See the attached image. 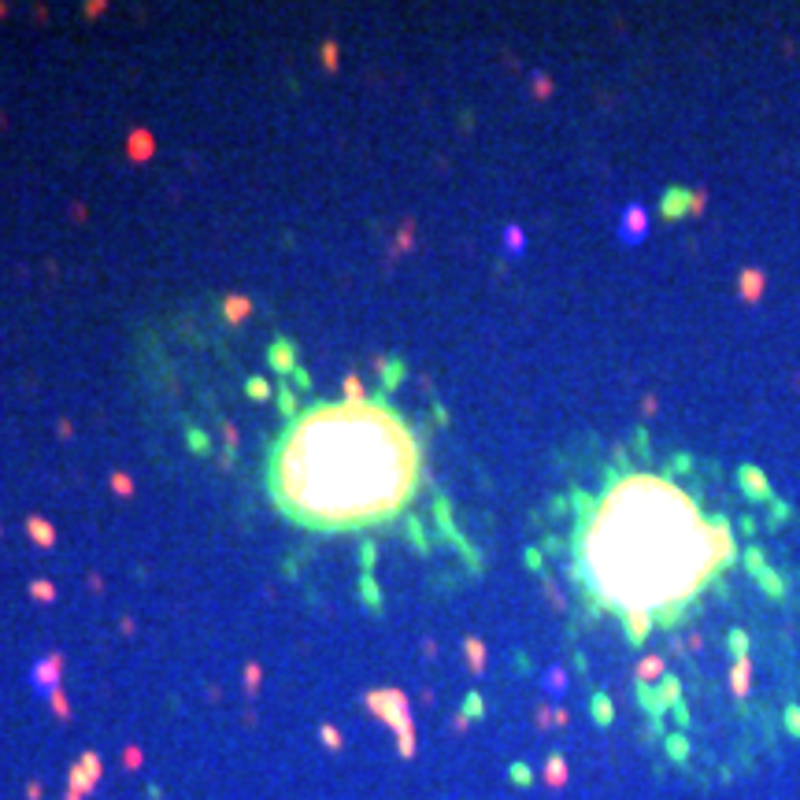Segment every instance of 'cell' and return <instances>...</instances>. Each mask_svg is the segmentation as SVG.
<instances>
[{"label":"cell","instance_id":"cell-3","mask_svg":"<svg viewBox=\"0 0 800 800\" xmlns=\"http://www.w3.org/2000/svg\"><path fill=\"white\" fill-rule=\"evenodd\" d=\"M789 723H793V730L800 733V712H793V715H789Z\"/></svg>","mask_w":800,"mask_h":800},{"label":"cell","instance_id":"cell-2","mask_svg":"<svg viewBox=\"0 0 800 800\" xmlns=\"http://www.w3.org/2000/svg\"><path fill=\"white\" fill-rule=\"evenodd\" d=\"M674 485L626 478L604 496L585 530V567L600 597L623 611L686 600L712 571V534Z\"/></svg>","mask_w":800,"mask_h":800},{"label":"cell","instance_id":"cell-1","mask_svg":"<svg viewBox=\"0 0 800 800\" xmlns=\"http://www.w3.org/2000/svg\"><path fill=\"white\" fill-rule=\"evenodd\" d=\"M423 456L412 426L382 400L319 404L271 452L267 485L297 527L337 534L393 519L415 496Z\"/></svg>","mask_w":800,"mask_h":800}]
</instances>
